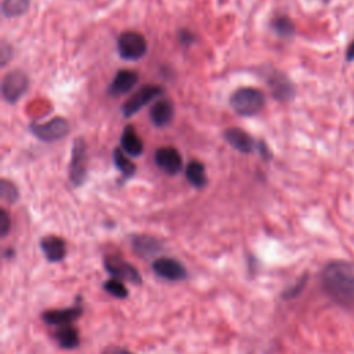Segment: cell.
<instances>
[{
  "label": "cell",
  "mask_w": 354,
  "mask_h": 354,
  "mask_svg": "<svg viewBox=\"0 0 354 354\" xmlns=\"http://www.w3.org/2000/svg\"><path fill=\"white\" fill-rule=\"evenodd\" d=\"M325 292L340 304H354V261L335 260L321 274Z\"/></svg>",
  "instance_id": "1"
},
{
  "label": "cell",
  "mask_w": 354,
  "mask_h": 354,
  "mask_svg": "<svg viewBox=\"0 0 354 354\" xmlns=\"http://www.w3.org/2000/svg\"><path fill=\"white\" fill-rule=\"evenodd\" d=\"M264 104V93L256 87H241L230 97V106L239 116H253L263 109Z\"/></svg>",
  "instance_id": "2"
},
{
  "label": "cell",
  "mask_w": 354,
  "mask_h": 354,
  "mask_svg": "<svg viewBox=\"0 0 354 354\" xmlns=\"http://www.w3.org/2000/svg\"><path fill=\"white\" fill-rule=\"evenodd\" d=\"M116 47L120 58L126 61H138L148 51V43L145 36L136 30L122 32L118 37Z\"/></svg>",
  "instance_id": "3"
},
{
  "label": "cell",
  "mask_w": 354,
  "mask_h": 354,
  "mask_svg": "<svg viewBox=\"0 0 354 354\" xmlns=\"http://www.w3.org/2000/svg\"><path fill=\"white\" fill-rule=\"evenodd\" d=\"M260 75L275 100L285 102L295 97V84L283 72L271 66H266Z\"/></svg>",
  "instance_id": "4"
},
{
  "label": "cell",
  "mask_w": 354,
  "mask_h": 354,
  "mask_svg": "<svg viewBox=\"0 0 354 354\" xmlns=\"http://www.w3.org/2000/svg\"><path fill=\"white\" fill-rule=\"evenodd\" d=\"M69 181L75 187L84 184L87 178V152L86 142L83 138H76L72 145V155L68 167Z\"/></svg>",
  "instance_id": "5"
},
{
  "label": "cell",
  "mask_w": 354,
  "mask_h": 354,
  "mask_svg": "<svg viewBox=\"0 0 354 354\" xmlns=\"http://www.w3.org/2000/svg\"><path fill=\"white\" fill-rule=\"evenodd\" d=\"M29 87V77L19 69L10 71L3 76L1 80V95L8 104H15Z\"/></svg>",
  "instance_id": "6"
},
{
  "label": "cell",
  "mask_w": 354,
  "mask_h": 354,
  "mask_svg": "<svg viewBox=\"0 0 354 354\" xmlns=\"http://www.w3.org/2000/svg\"><path fill=\"white\" fill-rule=\"evenodd\" d=\"M30 131L36 138L44 142L62 140L69 133V123L64 118H53L43 123H32Z\"/></svg>",
  "instance_id": "7"
},
{
  "label": "cell",
  "mask_w": 354,
  "mask_h": 354,
  "mask_svg": "<svg viewBox=\"0 0 354 354\" xmlns=\"http://www.w3.org/2000/svg\"><path fill=\"white\" fill-rule=\"evenodd\" d=\"M163 88L155 84H145L138 91H136L122 106V113L124 118H131L138 111H141L145 105L152 102L156 97L163 94Z\"/></svg>",
  "instance_id": "8"
},
{
  "label": "cell",
  "mask_w": 354,
  "mask_h": 354,
  "mask_svg": "<svg viewBox=\"0 0 354 354\" xmlns=\"http://www.w3.org/2000/svg\"><path fill=\"white\" fill-rule=\"evenodd\" d=\"M153 162L159 170L167 176H176L183 169V156L174 147H160L153 155Z\"/></svg>",
  "instance_id": "9"
},
{
  "label": "cell",
  "mask_w": 354,
  "mask_h": 354,
  "mask_svg": "<svg viewBox=\"0 0 354 354\" xmlns=\"http://www.w3.org/2000/svg\"><path fill=\"white\" fill-rule=\"evenodd\" d=\"M106 271L118 279H124L133 283H141V275L140 272L130 264L127 263L123 257L116 256V254H108L104 260Z\"/></svg>",
  "instance_id": "10"
},
{
  "label": "cell",
  "mask_w": 354,
  "mask_h": 354,
  "mask_svg": "<svg viewBox=\"0 0 354 354\" xmlns=\"http://www.w3.org/2000/svg\"><path fill=\"white\" fill-rule=\"evenodd\" d=\"M223 138L225 142L235 151L241 153H252L257 151V142H254L253 137L239 127H228L223 131Z\"/></svg>",
  "instance_id": "11"
},
{
  "label": "cell",
  "mask_w": 354,
  "mask_h": 354,
  "mask_svg": "<svg viewBox=\"0 0 354 354\" xmlns=\"http://www.w3.org/2000/svg\"><path fill=\"white\" fill-rule=\"evenodd\" d=\"M153 271L167 281H183L187 278L185 267L171 257L156 259L153 261Z\"/></svg>",
  "instance_id": "12"
},
{
  "label": "cell",
  "mask_w": 354,
  "mask_h": 354,
  "mask_svg": "<svg viewBox=\"0 0 354 354\" xmlns=\"http://www.w3.org/2000/svg\"><path fill=\"white\" fill-rule=\"evenodd\" d=\"M174 104L169 98H160L153 102L149 109V119L155 127H166L174 119Z\"/></svg>",
  "instance_id": "13"
},
{
  "label": "cell",
  "mask_w": 354,
  "mask_h": 354,
  "mask_svg": "<svg viewBox=\"0 0 354 354\" xmlns=\"http://www.w3.org/2000/svg\"><path fill=\"white\" fill-rule=\"evenodd\" d=\"M138 73L131 69H119L113 80L108 86V94L112 97H119L127 94L138 82Z\"/></svg>",
  "instance_id": "14"
},
{
  "label": "cell",
  "mask_w": 354,
  "mask_h": 354,
  "mask_svg": "<svg viewBox=\"0 0 354 354\" xmlns=\"http://www.w3.org/2000/svg\"><path fill=\"white\" fill-rule=\"evenodd\" d=\"M120 148L124 153L133 158H137L144 152V142L134 126L129 124L123 129L120 134Z\"/></svg>",
  "instance_id": "15"
},
{
  "label": "cell",
  "mask_w": 354,
  "mask_h": 354,
  "mask_svg": "<svg viewBox=\"0 0 354 354\" xmlns=\"http://www.w3.org/2000/svg\"><path fill=\"white\" fill-rule=\"evenodd\" d=\"M82 315V308L79 306L71 307V308H61V310H50L43 313L41 318L48 325H72L73 321H76Z\"/></svg>",
  "instance_id": "16"
},
{
  "label": "cell",
  "mask_w": 354,
  "mask_h": 354,
  "mask_svg": "<svg viewBox=\"0 0 354 354\" xmlns=\"http://www.w3.org/2000/svg\"><path fill=\"white\" fill-rule=\"evenodd\" d=\"M40 248L48 261H61L66 254L65 241L55 235H47L41 238Z\"/></svg>",
  "instance_id": "17"
},
{
  "label": "cell",
  "mask_w": 354,
  "mask_h": 354,
  "mask_svg": "<svg viewBox=\"0 0 354 354\" xmlns=\"http://www.w3.org/2000/svg\"><path fill=\"white\" fill-rule=\"evenodd\" d=\"M131 248L140 257H153L162 250L160 242L149 235H134L131 238Z\"/></svg>",
  "instance_id": "18"
},
{
  "label": "cell",
  "mask_w": 354,
  "mask_h": 354,
  "mask_svg": "<svg viewBox=\"0 0 354 354\" xmlns=\"http://www.w3.org/2000/svg\"><path fill=\"white\" fill-rule=\"evenodd\" d=\"M185 178L195 188H203L207 185V176L205 165L199 160H191L185 166Z\"/></svg>",
  "instance_id": "19"
},
{
  "label": "cell",
  "mask_w": 354,
  "mask_h": 354,
  "mask_svg": "<svg viewBox=\"0 0 354 354\" xmlns=\"http://www.w3.org/2000/svg\"><path fill=\"white\" fill-rule=\"evenodd\" d=\"M112 160L115 167L119 170V173L122 174V177L124 180L131 178L136 174L137 166L134 162H131L127 156V153L123 152L122 148H115L112 152Z\"/></svg>",
  "instance_id": "20"
},
{
  "label": "cell",
  "mask_w": 354,
  "mask_h": 354,
  "mask_svg": "<svg viewBox=\"0 0 354 354\" xmlns=\"http://www.w3.org/2000/svg\"><path fill=\"white\" fill-rule=\"evenodd\" d=\"M58 344L62 348H75L79 344V333L77 329L72 325H62L55 329L54 333Z\"/></svg>",
  "instance_id": "21"
},
{
  "label": "cell",
  "mask_w": 354,
  "mask_h": 354,
  "mask_svg": "<svg viewBox=\"0 0 354 354\" xmlns=\"http://www.w3.org/2000/svg\"><path fill=\"white\" fill-rule=\"evenodd\" d=\"M271 29L274 30V33L282 39H289L295 35V24L292 22V19L286 15H279L275 17L271 24H270Z\"/></svg>",
  "instance_id": "22"
},
{
  "label": "cell",
  "mask_w": 354,
  "mask_h": 354,
  "mask_svg": "<svg viewBox=\"0 0 354 354\" xmlns=\"http://www.w3.org/2000/svg\"><path fill=\"white\" fill-rule=\"evenodd\" d=\"M30 0H3L1 14L6 18H15L29 10Z\"/></svg>",
  "instance_id": "23"
},
{
  "label": "cell",
  "mask_w": 354,
  "mask_h": 354,
  "mask_svg": "<svg viewBox=\"0 0 354 354\" xmlns=\"http://www.w3.org/2000/svg\"><path fill=\"white\" fill-rule=\"evenodd\" d=\"M0 198L3 202L8 203V205L17 202L19 198V191H18L17 185L7 178H1L0 180Z\"/></svg>",
  "instance_id": "24"
},
{
  "label": "cell",
  "mask_w": 354,
  "mask_h": 354,
  "mask_svg": "<svg viewBox=\"0 0 354 354\" xmlns=\"http://www.w3.org/2000/svg\"><path fill=\"white\" fill-rule=\"evenodd\" d=\"M104 289L111 293L112 296L115 297H119V299H124L127 296V289L126 286L123 285V282L118 278H111L109 281H106L104 283Z\"/></svg>",
  "instance_id": "25"
},
{
  "label": "cell",
  "mask_w": 354,
  "mask_h": 354,
  "mask_svg": "<svg viewBox=\"0 0 354 354\" xmlns=\"http://www.w3.org/2000/svg\"><path fill=\"white\" fill-rule=\"evenodd\" d=\"M306 281H307V277H303L301 279H299L293 286H290V288H288L285 292H283V297L285 299H293V297H296L301 290H303V288H304V285H306Z\"/></svg>",
  "instance_id": "26"
},
{
  "label": "cell",
  "mask_w": 354,
  "mask_h": 354,
  "mask_svg": "<svg viewBox=\"0 0 354 354\" xmlns=\"http://www.w3.org/2000/svg\"><path fill=\"white\" fill-rule=\"evenodd\" d=\"M10 227H11V220L10 216L7 213V210L4 207L0 209V232L1 236H7V234L10 232Z\"/></svg>",
  "instance_id": "27"
},
{
  "label": "cell",
  "mask_w": 354,
  "mask_h": 354,
  "mask_svg": "<svg viewBox=\"0 0 354 354\" xmlns=\"http://www.w3.org/2000/svg\"><path fill=\"white\" fill-rule=\"evenodd\" d=\"M177 37H178V41H180L183 46H185V47L191 46V44L196 40V36H195L191 30H188V29H180Z\"/></svg>",
  "instance_id": "28"
},
{
  "label": "cell",
  "mask_w": 354,
  "mask_h": 354,
  "mask_svg": "<svg viewBox=\"0 0 354 354\" xmlns=\"http://www.w3.org/2000/svg\"><path fill=\"white\" fill-rule=\"evenodd\" d=\"M257 151H259V153L261 155V158H263L264 160H268V159H271V156H272V153H271L268 145H267L264 141H259V142H257Z\"/></svg>",
  "instance_id": "29"
},
{
  "label": "cell",
  "mask_w": 354,
  "mask_h": 354,
  "mask_svg": "<svg viewBox=\"0 0 354 354\" xmlns=\"http://www.w3.org/2000/svg\"><path fill=\"white\" fill-rule=\"evenodd\" d=\"M11 47L6 43V41H3L1 43V65H6L7 64V59H8V57H11Z\"/></svg>",
  "instance_id": "30"
},
{
  "label": "cell",
  "mask_w": 354,
  "mask_h": 354,
  "mask_svg": "<svg viewBox=\"0 0 354 354\" xmlns=\"http://www.w3.org/2000/svg\"><path fill=\"white\" fill-rule=\"evenodd\" d=\"M102 354H133L124 348H120V347H116V346H109Z\"/></svg>",
  "instance_id": "31"
},
{
  "label": "cell",
  "mask_w": 354,
  "mask_h": 354,
  "mask_svg": "<svg viewBox=\"0 0 354 354\" xmlns=\"http://www.w3.org/2000/svg\"><path fill=\"white\" fill-rule=\"evenodd\" d=\"M346 61L347 62L354 61V40L350 43V46L346 50Z\"/></svg>",
  "instance_id": "32"
}]
</instances>
